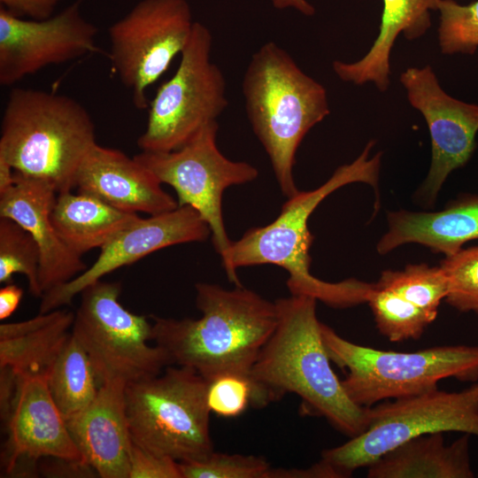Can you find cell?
I'll return each instance as SVG.
<instances>
[{
  "label": "cell",
  "instance_id": "6da1fadb",
  "mask_svg": "<svg viewBox=\"0 0 478 478\" xmlns=\"http://www.w3.org/2000/svg\"><path fill=\"white\" fill-rule=\"evenodd\" d=\"M317 300L290 295L275 301L276 327L252 366L260 408L294 393L302 410L325 418L349 438L366 430L369 407L355 404L332 369L320 324Z\"/></svg>",
  "mask_w": 478,
  "mask_h": 478
},
{
  "label": "cell",
  "instance_id": "4fadbf2b",
  "mask_svg": "<svg viewBox=\"0 0 478 478\" xmlns=\"http://www.w3.org/2000/svg\"><path fill=\"white\" fill-rule=\"evenodd\" d=\"M97 27L81 1L45 19L16 17L0 7V84L12 86L41 69L96 52Z\"/></svg>",
  "mask_w": 478,
  "mask_h": 478
},
{
  "label": "cell",
  "instance_id": "2e32d148",
  "mask_svg": "<svg viewBox=\"0 0 478 478\" xmlns=\"http://www.w3.org/2000/svg\"><path fill=\"white\" fill-rule=\"evenodd\" d=\"M16 378L15 395L5 423L7 473H12L24 459L35 462L44 457L84 464L50 395L46 376Z\"/></svg>",
  "mask_w": 478,
  "mask_h": 478
},
{
  "label": "cell",
  "instance_id": "5bb4252c",
  "mask_svg": "<svg viewBox=\"0 0 478 478\" xmlns=\"http://www.w3.org/2000/svg\"><path fill=\"white\" fill-rule=\"evenodd\" d=\"M400 81L410 104L422 113L430 133L431 165L418 196L433 204L449 173L464 166L475 148L478 105L445 93L430 66L410 67L401 74Z\"/></svg>",
  "mask_w": 478,
  "mask_h": 478
},
{
  "label": "cell",
  "instance_id": "74e56055",
  "mask_svg": "<svg viewBox=\"0 0 478 478\" xmlns=\"http://www.w3.org/2000/svg\"><path fill=\"white\" fill-rule=\"evenodd\" d=\"M272 3L277 9L292 7L306 16H311L315 12L313 6L306 0H272Z\"/></svg>",
  "mask_w": 478,
  "mask_h": 478
},
{
  "label": "cell",
  "instance_id": "7402d4cb",
  "mask_svg": "<svg viewBox=\"0 0 478 478\" xmlns=\"http://www.w3.org/2000/svg\"><path fill=\"white\" fill-rule=\"evenodd\" d=\"M441 0H382L379 35L369 51L360 60L344 63L336 60L333 69L343 81L362 85L372 81L384 91L389 84V55L400 33L408 40L426 33L431 25L430 10H438Z\"/></svg>",
  "mask_w": 478,
  "mask_h": 478
},
{
  "label": "cell",
  "instance_id": "603a6c76",
  "mask_svg": "<svg viewBox=\"0 0 478 478\" xmlns=\"http://www.w3.org/2000/svg\"><path fill=\"white\" fill-rule=\"evenodd\" d=\"M74 313L56 309L0 325V368L16 377L43 375L72 334Z\"/></svg>",
  "mask_w": 478,
  "mask_h": 478
},
{
  "label": "cell",
  "instance_id": "9c48e42d",
  "mask_svg": "<svg viewBox=\"0 0 478 478\" xmlns=\"http://www.w3.org/2000/svg\"><path fill=\"white\" fill-rule=\"evenodd\" d=\"M212 48L210 30L194 22L176 72L150 103L146 128L137 139L142 151L178 150L225 111L227 83L211 59Z\"/></svg>",
  "mask_w": 478,
  "mask_h": 478
},
{
  "label": "cell",
  "instance_id": "52a82bcc",
  "mask_svg": "<svg viewBox=\"0 0 478 478\" xmlns=\"http://www.w3.org/2000/svg\"><path fill=\"white\" fill-rule=\"evenodd\" d=\"M208 381L189 367L167 366L163 374L126 386L133 442L178 462L200 461L213 451Z\"/></svg>",
  "mask_w": 478,
  "mask_h": 478
},
{
  "label": "cell",
  "instance_id": "8992f818",
  "mask_svg": "<svg viewBox=\"0 0 478 478\" xmlns=\"http://www.w3.org/2000/svg\"><path fill=\"white\" fill-rule=\"evenodd\" d=\"M320 328L331 362L347 370L342 383L348 396L363 407L437 389L443 379L478 381V345L383 351L352 343L322 322Z\"/></svg>",
  "mask_w": 478,
  "mask_h": 478
},
{
  "label": "cell",
  "instance_id": "d4e9b609",
  "mask_svg": "<svg viewBox=\"0 0 478 478\" xmlns=\"http://www.w3.org/2000/svg\"><path fill=\"white\" fill-rule=\"evenodd\" d=\"M46 381L65 420L88 407L100 388L89 355L72 334L49 368Z\"/></svg>",
  "mask_w": 478,
  "mask_h": 478
},
{
  "label": "cell",
  "instance_id": "44dd1931",
  "mask_svg": "<svg viewBox=\"0 0 478 478\" xmlns=\"http://www.w3.org/2000/svg\"><path fill=\"white\" fill-rule=\"evenodd\" d=\"M470 436L446 444L443 433L412 438L391 449L367 467L368 478H474Z\"/></svg>",
  "mask_w": 478,
  "mask_h": 478
},
{
  "label": "cell",
  "instance_id": "4316f807",
  "mask_svg": "<svg viewBox=\"0 0 478 478\" xmlns=\"http://www.w3.org/2000/svg\"><path fill=\"white\" fill-rule=\"evenodd\" d=\"M379 287L390 289L436 318L449 291L447 277L439 266L410 265L403 271H384Z\"/></svg>",
  "mask_w": 478,
  "mask_h": 478
},
{
  "label": "cell",
  "instance_id": "d6a6232c",
  "mask_svg": "<svg viewBox=\"0 0 478 478\" xmlns=\"http://www.w3.org/2000/svg\"><path fill=\"white\" fill-rule=\"evenodd\" d=\"M128 478H181V474L178 461L155 454L131 441Z\"/></svg>",
  "mask_w": 478,
  "mask_h": 478
},
{
  "label": "cell",
  "instance_id": "cb8c5ba5",
  "mask_svg": "<svg viewBox=\"0 0 478 478\" xmlns=\"http://www.w3.org/2000/svg\"><path fill=\"white\" fill-rule=\"evenodd\" d=\"M139 218L116 209L89 194L61 192L51 212V220L57 234L73 253L101 249L119 232Z\"/></svg>",
  "mask_w": 478,
  "mask_h": 478
},
{
  "label": "cell",
  "instance_id": "ac0fdd59",
  "mask_svg": "<svg viewBox=\"0 0 478 478\" xmlns=\"http://www.w3.org/2000/svg\"><path fill=\"white\" fill-rule=\"evenodd\" d=\"M161 184L135 158L96 143L80 166L75 188L120 211L157 215L179 206Z\"/></svg>",
  "mask_w": 478,
  "mask_h": 478
},
{
  "label": "cell",
  "instance_id": "3957f363",
  "mask_svg": "<svg viewBox=\"0 0 478 478\" xmlns=\"http://www.w3.org/2000/svg\"><path fill=\"white\" fill-rule=\"evenodd\" d=\"M197 319L152 320V341L167 354L170 365L189 367L207 381L227 373L251 377L260 351L278 320L275 302L251 289H234L198 282Z\"/></svg>",
  "mask_w": 478,
  "mask_h": 478
},
{
  "label": "cell",
  "instance_id": "ba28073f",
  "mask_svg": "<svg viewBox=\"0 0 478 478\" xmlns=\"http://www.w3.org/2000/svg\"><path fill=\"white\" fill-rule=\"evenodd\" d=\"M444 432L478 436V381L460 391L437 388L369 407L366 430L323 451L321 459L349 477L412 438Z\"/></svg>",
  "mask_w": 478,
  "mask_h": 478
},
{
  "label": "cell",
  "instance_id": "30bf717a",
  "mask_svg": "<svg viewBox=\"0 0 478 478\" xmlns=\"http://www.w3.org/2000/svg\"><path fill=\"white\" fill-rule=\"evenodd\" d=\"M120 282L97 281L80 294L72 335L89 355L100 386L108 382L126 385L161 374L170 366L166 351L152 340L147 317L125 309L119 301Z\"/></svg>",
  "mask_w": 478,
  "mask_h": 478
},
{
  "label": "cell",
  "instance_id": "7c38bea8",
  "mask_svg": "<svg viewBox=\"0 0 478 478\" xmlns=\"http://www.w3.org/2000/svg\"><path fill=\"white\" fill-rule=\"evenodd\" d=\"M193 25L186 0H142L109 27L112 68L137 109L149 108L147 89L181 53Z\"/></svg>",
  "mask_w": 478,
  "mask_h": 478
},
{
  "label": "cell",
  "instance_id": "e0dca14e",
  "mask_svg": "<svg viewBox=\"0 0 478 478\" xmlns=\"http://www.w3.org/2000/svg\"><path fill=\"white\" fill-rule=\"evenodd\" d=\"M57 195L48 182L16 171L14 185L0 195V217L9 218L27 229L39 248L38 278L43 294L87 269L81 257L66 246L52 224Z\"/></svg>",
  "mask_w": 478,
  "mask_h": 478
},
{
  "label": "cell",
  "instance_id": "277c9868",
  "mask_svg": "<svg viewBox=\"0 0 478 478\" xmlns=\"http://www.w3.org/2000/svg\"><path fill=\"white\" fill-rule=\"evenodd\" d=\"M96 143L87 109L71 96L13 88L1 121L0 157L56 192L75 188L78 171Z\"/></svg>",
  "mask_w": 478,
  "mask_h": 478
},
{
  "label": "cell",
  "instance_id": "7a4b0ae2",
  "mask_svg": "<svg viewBox=\"0 0 478 478\" xmlns=\"http://www.w3.org/2000/svg\"><path fill=\"white\" fill-rule=\"evenodd\" d=\"M373 144L370 142L358 158L338 167L319 188L289 197L272 223L252 227L232 242L221 256L228 280L242 286L237 268L270 264L288 272L287 287L291 295L308 296L335 308L366 303L374 283L356 279L328 282L311 274L309 252L313 237L308 220L323 199L346 184L364 182L377 189L381 153L368 158Z\"/></svg>",
  "mask_w": 478,
  "mask_h": 478
},
{
  "label": "cell",
  "instance_id": "836d02e7",
  "mask_svg": "<svg viewBox=\"0 0 478 478\" xmlns=\"http://www.w3.org/2000/svg\"><path fill=\"white\" fill-rule=\"evenodd\" d=\"M62 0H0L1 7L9 13L31 19H45L53 16Z\"/></svg>",
  "mask_w": 478,
  "mask_h": 478
},
{
  "label": "cell",
  "instance_id": "484cf974",
  "mask_svg": "<svg viewBox=\"0 0 478 478\" xmlns=\"http://www.w3.org/2000/svg\"><path fill=\"white\" fill-rule=\"evenodd\" d=\"M379 332L397 343L419 339L436 318L394 291L376 283L366 302Z\"/></svg>",
  "mask_w": 478,
  "mask_h": 478
},
{
  "label": "cell",
  "instance_id": "8fae6325",
  "mask_svg": "<svg viewBox=\"0 0 478 478\" xmlns=\"http://www.w3.org/2000/svg\"><path fill=\"white\" fill-rule=\"evenodd\" d=\"M218 129V122L213 121L178 150L142 151L134 158L161 183L173 188L179 206L189 205L200 214L221 257L232 243L223 220V193L230 186L254 181L258 171L247 162L231 160L221 153L217 145Z\"/></svg>",
  "mask_w": 478,
  "mask_h": 478
},
{
  "label": "cell",
  "instance_id": "83f0119b",
  "mask_svg": "<svg viewBox=\"0 0 478 478\" xmlns=\"http://www.w3.org/2000/svg\"><path fill=\"white\" fill-rule=\"evenodd\" d=\"M39 248L29 232L14 220L0 217V282H12L15 274L25 275L35 297L43 293L39 284Z\"/></svg>",
  "mask_w": 478,
  "mask_h": 478
},
{
  "label": "cell",
  "instance_id": "4dcf8cb0",
  "mask_svg": "<svg viewBox=\"0 0 478 478\" xmlns=\"http://www.w3.org/2000/svg\"><path fill=\"white\" fill-rule=\"evenodd\" d=\"M440 266L448 280L447 303L460 312L478 313V247L446 257Z\"/></svg>",
  "mask_w": 478,
  "mask_h": 478
},
{
  "label": "cell",
  "instance_id": "d6986e66",
  "mask_svg": "<svg viewBox=\"0 0 478 478\" xmlns=\"http://www.w3.org/2000/svg\"><path fill=\"white\" fill-rule=\"evenodd\" d=\"M126 384H102L92 403L66 419L83 463L102 478H128L131 436L126 409Z\"/></svg>",
  "mask_w": 478,
  "mask_h": 478
},
{
  "label": "cell",
  "instance_id": "e575fe53",
  "mask_svg": "<svg viewBox=\"0 0 478 478\" xmlns=\"http://www.w3.org/2000/svg\"><path fill=\"white\" fill-rule=\"evenodd\" d=\"M268 478H345L333 466L320 459L305 468H271Z\"/></svg>",
  "mask_w": 478,
  "mask_h": 478
},
{
  "label": "cell",
  "instance_id": "9a60e30c",
  "mask_svg": "<svg viewBox=\"0 0 478 478\" xmlns=\"http://www.w3.org/2000/svg\"><path fill=\"white\" fill-rule=\"evenodd\" d=\"M210 235L207 223L189 205L145 219L139 217L100 249L91 266L68 282L44 293L39 312L70 305L73 297L90 284L154 251L176 244L203 242Z\"/></svg>",
  "mask_w": 478,
  "mask_h": 478
},
{
  "label": "cell",
  "instance_id": "8d00e7d4",
  "mask_svg": "<svg viewBox=\"0 0 478 478\" xmlns=\"http://www.w3.org/2000/svg\"><path fill=\"white\" fill-rule=\"evenodd\" d=\"M15 183V170L12 165L0 157V195L9 190Z\"/></svg>",
  "mask_w": 478,
  "mask_h": 478
},
{
  "label": "cell",
  "instance_id": "d590c367",
  "mask_svg": "<svg viewBox=\"0 0 478 478\" xmlns=\"http://www.w3.org/2000/svg\"><path fill=\"white\" fill-rule=\"evenodd\" d=\"M23 297V289L13 284L6 283L0 289V320L9 318L19 306Z\"/></svg>",
  "mask_w": 478,
  "mask_h": 478
},
{
  "label": "cell",
  "instance_id": "f1b7e54d",
  "mask_svg": "<svg viewBox=\"0 0 478 478\" xmlns=\"http://www.w3.org/2000/svg\"><path fill=\"white\" fill-rule=\"evenodd\" d=\"M438 42L443 54H474L478 47V0L461 5L441 0Z\"/></svg>",
  "mask_w": 478,
  "mask_h": 478
},
{
  "label": "cell",
  "instance_id": "ffe728a7",
  "mask_svg": "<svg viewBox=\"0 0 478 478\" xmlns=\"http://www.w3.org/2000/svg\"><path fill=\"white\" fill-rule=\"evenodd\" d=\"M388 221L389 229L377 244L380 254L417 243L434 252L451 256L465 243L478 239V197L458 201L438 212H390Z\"/></svg>",
  "mask_w": 478,
  "mask_h": 478
},
{
  "label": "cell",
  "instance_id": "f546056e",
  "mask_svg": "<svg viewBox=\"0 0 478 478\" xmlns=\"http://www.w3.org/2000/svg\"><path fill=\"white\" fill-rule=\"evenodd\" d=\"M181 478H268L271 466L262 457L212 451L200 461L179 462Z\"/></svg>",
  "mask_w": 478,
  "mask_h": 478
},
{
  "label": "cell",
  "instance_id": "1f68e13d",
  "mask_svg": "<svg viewBox=\"0 0 478 478\" xmlns=\"http://www.w3.org/2000/svg\"><path fill=\"white\" fill-rule=\"evenodd\" d=\"M206 402L211 412L235 418L249 405L259 408L258 389L250 376L227 373L208 381Z\"/></svg>",
  "mask_w": 478,
  "mask_h": 478
},
{
  "label": "cell",
  "instance_id": "5b68a950",
  "mask_svg": "<svg viewBox=\"0 0 478 478\" xmlns=\"http://www.w3.org/2000/svg\"><path fill=\"white\" fill-rule=\"evenodd\" d=\"M242 90L253 132L281 192L291 197L299 191L293 178L296 153L309 130L328 115L327 91L274 42L252 55Z\"/></svg>",
  "mask_w": 478,
  "mask_h": 478
}]
</instances>
